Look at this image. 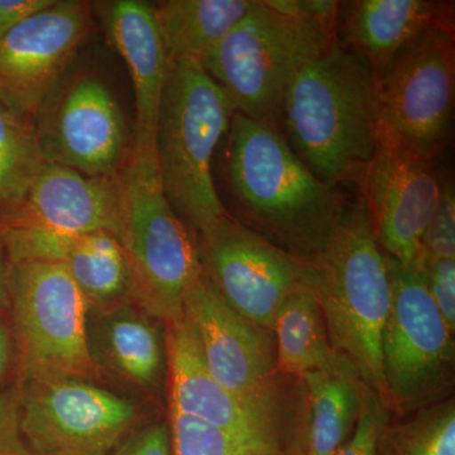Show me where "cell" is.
Instances as JSON below:
<instances>
[{"label": "cell", "instance_id": "f546056e", "mask_svg": "<svg viewBox=\"0 0 455 455\" xmlns=\"http://www.w3.org/2000/svg\"><path fill=\"white\" fill-rule=\"evenodd\" d=\"M416 267L423 274L431 298L451 331L455 329V259L419 257Z\"/></svg>", "mask_w": 455, "mask_h": 455}, {"label": "cell", "instance_id": "d6986e66", "mask_svg": "<svg viewBox=\"0 0 455 455\" xmlns=\"http://www.w3.org/2000/svg\"><path fill=\"white\" fill-rule=\"evenodd\" d=\"M108 38L130 71L136 101L131 148L155 152L156 125L169 57L156 22L154 4L142 0L95 3Z\"/></svg>", "mask_w": 455, "mask_h": 455}, {"label": "cell", "instance_id": "2e32d148", "mask_svg": "<svg viewBox=\"0 0 455 455\" xmlns=\"http://www.w3.org/2000/svg\"><path fill=\"white\" fill-rule=\"evenodd\" d=\"M164 326L169 407L238 438L278 443L283 415L280 395L236 396L209 372L187 316L164 323Z\"/></svg>", "mask_w": 455, "mask_h": 455}, {"label": "cell", "instance_id": "3957f363", "mask_svg": "<svg viewBox=\"0 0 455 455\" xmlns=\"http://www.w3.org/2000/svg\"><path fill=\"white\" fill-rule=\"evenodd\" d=\"M307 265V283L322 307L334 352L387 407L381 340L391 307L390 272L361 193L347 204Z\"/></svg>", "mask_w": 455, "mask_h": 455}, {"label": "cell", "instance_id": "d590c367", "mask_svg": "<svg viewBox=\"0 0 455 455\" xmlns=\"http://www.w3.org/2000/svg\"><path fill=\"white\" fill-rule=\"evenodd\" d=\"M8 271L9 260L0 239V313L9 310Z\"/></svg>", "mask_w": 455, "mask_h": 455}, {"label": "cell", "instance_id": "9c48e42d", "mask_svg": "<svg viewBox=\"0 0 455 455\" xmlns=\"http://www.w3.org/2000/svg\"><path fill=\"white\" fill-rule=\"evenodd\" d=\"M454 29H429L374 77L381 133L435 161L453 118Z\"/></svg>", "mask_w": 455, "mask_h": 455}, {"label": "cell", "instance_id": "7c38bea8", "mask_svg": "<svg viewBox=\"0 0 455 455\" xmlns=\"http://www.w3.org/2000/svg\"><path fill=\"white\" fill-rule=\"evenodd\" d=\"M33 122L44 161L85 175H116L130 149L121 107L94 74L60 84Z\"/></svg>", "mask_w": 455, "mask_h": 455}, {"label": "cell", "instance_id": "8fae6325", "mask_svg": "<svg viewBox=\"0 0 455 455\" xmlns=\"http://www.w3.org/2000/svg\"><path fill=\"white\" fill-rule=\"evenodd\" d=\"M196 236L204 272L221 298L245 319L274 331L284 299L307 283V262L229 214Z\"/></svg>", "mask_w": 455, "mask_h": 455}, {"label": "cell", "instance_id": "e0dca14e", "mask_svg": "<svg viewBox=\"0 0 455 455\" xmlns=\"http://www.w3.org/2000/svg\"><path fill=\"white\" fill-rule=\"evenodd\" d=\"M86 341L90 358L101 379L110 377L152 400L166 388L164 323L133 302L106 310L89 307Z\"/></svg>", "mask_w": 455, "mask_h": 455}, {"label": "cell", "instance_id": "ac0fdd59", "mask_svg": "<svg viewBox=\"0 0 455 455\" xmlns=\"http://www.w3.org/2000/svg\"><path fill=\"white\" fill-rule=\"evenodd\" d=\"M119 191L114 176H89L47 164L2 227H32L68 235L94 232L116 235Z\"/></svg>", "mask_w": 455, "mask_h": 455}, {"label": "cell", "instance_id": "30bf717a", "mask_svg": "<svg viewBox=\"0 0 455 455\" xmlns=\"http://www.w3.org/2000/svg\"><path fill=\"white\" fill-rule=\"evenodd\" d=\"M18 386L20 433L35 455H110L146 414L134 398L86 379Z\"/></svg>", "mask_w": 455, "mask_h": 455}, {"label": "cell", "instance_id": "e575fe53", "mask_svg": "<svg viewBox=\"0 0 455 455\" xmlns=\"http://www.w3.org/2000/svg\"><path fill=\"white\" fill-rule=\"evenodd\" d=\"M292 442L287 455H307V406L305 392H302L296 401L292 410Z\"/></svg>", "mask_w": 455, "mask_h": 455}, {"label": "cell", "instance_id": "83f0119b", "mask_svg": "<svg viewBox=\"0 0 455 455\" xmlns=\"http://www.w3.org/2000/svg\"><path fill=\"white\" fill-rule=\"evenodd\" d=\"M455 259V194L453 180L443 179L442 191L421 241L420 256Z\"/></svg>", "mask_w": 455, "mask_h": 455}, {"label": "cell", "instance_id": "f1b7e54d", "mask_svg": "<svg viewBox=\"0 0 455 455\" xmlns=\"http://www.w3.org/2000/svg\"><path fill=\"white\" fill-rule=\"evenodd\" d=\"M388 421L390 410L364 386L357 424L337 455H377L379 435Z\"/></svg>", "mask_w": 455, "mask_h": 455}, {"label": "cell", "instance_id": "7a4b0ae2", "mask_svg": "<svg viewBox=\"0 0 455 455\" xmlns=\"http://www.w3.org/2000/svg\"><path fill=\"white\" fill-rule=\"evenodd\" d=\"M227 137L228 182L247 228L309 262L348 202L304 166L281 132L235 113Z\"/></svg>", "mask_w": 455, "mask_h": 455}, {"label": "cell", "instance_id": "ba28073f", "mask_svg": "<svg viewBox=\"0 0 455 455\" xmlns=\"http://www.w3.org/2000/svg\"><path fill=\"white\" fill-rule=\"evenodd\" d=\"M391 307L381 358L388 410L401 416L449 400L454 386V331L431 298L423 274L387 256Z\"/></svg>", "mask_w": 455, "mask_h": 455}, {"label": "cell", "instance_id": "1f68e13d", "mask_svg": "<svg viewBox=\"0 0 455 455\" xmlns=\"http://www.w3.org/2000/svg\"><path fill=\"white\" fill-rule=\"evenodd\" d=\"M110 455H171L167 420L140 424Z\"/></svg>", "mask_w": 455, "mask_h": 455}, {"label": "cell", "instance_id": "4dcf8cb0", "mask_svg": "<svg viewBox=\"0 0 455 455\" xmlns=\"http://www.w3.org/2000/svg\"><path fill=\"white\" fill-rule=\"evenodd\" d=\"M0 455H35L20 427V386L0 391Z\"/></svg>", "mask_w": 455, "mask_h": 455}, {"label": "cell", "instance_id": "8992f818", "mask_svg": "<svg viewBox=\"0 0 455 455\" xmlns=\"http://www.w3.org/2000/svg\"><path fill=\"white\" fill-rule=\"evenodd\" d=\"M121 244L131 302L169 323L184 315L185 296L203 272L196 239L167 202L155 152L128 149L116 173Z\"/></svg>", "mask_w": 455, "mask_h": 455}, {"label": "cell", "instance_id": "6da1fadb", "mask_svg": "<svg viewBox=\"0 0 455 455\" xmlns=\"http://www.w3.org/2000/svg\"><path fill=\"white\" fill-rule=\"evenodd\" d=\"M374 86L370 64L337 37L302 66L287 90L281 133L326 185L363 181L381 133Z\"/></svg>", "mask_w": 455, "mask_h": 455}, {"label": "cell", "instance_id": "277c9868", "mask_svg": "<svg viewBox=\"0 0 455 455\" xmlns=\"http://www.w3.org/2000/svg\"><path fill=\"white\" fill-rule=\"evenodd\" d=\"M235 114L223 90L193 59L169 60L155 134V154L167 202L196 235L228 215L212 158Z\"/></svg>", "mask_w": 455, "mask_h": 455}, {"label": "cell", "instance_id": "9a60e30c", "mask_svg": "<svg viewBox=\"0 0 455 455\" xmlns=\"http://www.w3.org/2000/svg\"><path fill=\"white\" fill-rule=\"evenodd\" d=\"M184 315L196 331L215 381L236 396L278 394L274 331L233 310L204 269L185 296Z\"/></svg>", "mask_w": 455, "mask_h": 455}, {"label": "cell", "instance_id": "44dd1931", "mask_svg": "<svg viewBox=\"0 0 455 455\" xmlns=\"http://www.w3.org/2000/svg\"><path fill=\"white\" fill-rule=\"evenodd\" d=\"M307 406V455H337L357 424L364 383L340 357L334 367L301 379Z\"/></svg>", "mask_w": 455, "mask_h": 455}, {"label": "cell", "instance_id": "7402d4cb", "mask_svg": "<svg viewBox=\"0 0 455 455\" xmlns=\"http://www.w3.org/2000/svg\"><path fill=\"white\" fill-rule=\"evenodd\" d=\"M257 0H164L154 4L169 60L200 61L256 5Z\"/></svg>", "mask_w": 455, "mask_h": 455}, {"label": "cell", "instance_id": "d4e9b609", "mask_svg": "<svg viewBox=\"0 0 455 455\" xmlns=\"http://www.w3.org/2000/svg\"><path fill=\"white\" fill-rule=\"evenodd\" d=\"M44 164L33 119L0 101V221L16 211Z\"/></svg>", "mask_w": 455, "mask_h": 455}, {"label": "cell", "instance_id": "5bb4252c", "mask_svg": "<svg viewBox=\"0 0 455 455\" xmlns=\"http://www.w3.org/2000/svg\"><path fill=\"white\" fill-rule=\"evenodd\" d=\"M442 184L435 160L379 133L376 155L359 193L366 203L374 236L390 259L415 265Z\"/></svg>", "mask_w": 455, "mask_h": 455}, {"label": "cell", "instance_id": "603a6c76", "mask_svg": "<svg viewBox=\"0 0 455 455\" xmlns=\"http://www.w3.org/2000/svg\"><path fill=\"white\" fill-rule=\"evenodd\" d=\"M277 373L302 379L314 371L328 370L339 362L326 331L315 292L301 283L281 304L274 324Z\"/></svg>", "mask_w": 455, "mask_h": 455}, {"label": "cell", "instance_id": "5b68a950", "mask_svg": "<svg viewBox=\"0 0 455 455\" xmlns=\"http://www.w3.org/2000/svg\"><path fill=\"white\" fill-rule=\"evenodd\" d=\"M335 38L337 27L289 11L283 0H259L199 62L235 113L281 132L284 97L296 74Z\"/></svg>", "mask_w": 455, "mask_h": 455}, {"label": "cell", "instance_id": "ffe728a7", "mask_svg": "<svg viewBox=\"0 0 455 455\" xmlns=\"http://www.w3.org/2000/svg\"><path fill=\"white\" fill-rule=\"evenodd\" d=\"M340 4L338 40L370 64L374 77L425 32L454 26V3L357 0Z\"/></svg>", "mask_w": 455, "mask_h": 455}, {"label": "cell", "instance_id": "cb8c5ba5", "mask_svg": "<svg viewBox=\"0 0 455 455\" xmlns=\"http://www.w3.org/2000/svg\"><path fill=\"white\" fill-rule=\"evenodd\" d=\"M90 309L106 310L131 301V281L121 244L112 233L75 235L62 259Z\"/></svg>", "mask_w": 455, "mask_h": 455}, {"label": "cell", "instance_id": "4316f807", "mask_svg": "<svg viewBox=\"0 0 455 455\" xmlns=\"http://www.w3.org/2000/svg\"><path fill=\"white\" fill-rule=\"evenodd\" d=\"M167 414L171 455H280L278 443L238 438L171 407Z\"/></svg>", "mask_w": 455, "mask_h": 455}, {"label": "cell", "instance_id": "4fadbf2b", "mask_svg": "<svg viewBox=\"0 0 455 455\" xmlns=\"http://www.w3.org/2000/svg\"><path fill=\"white\" fill-rule=\"evenodd\" d=\"M92 4L55 0L0 38V101L35 118L90 31Z\"/></svg>", "mask_w": 455, "mask_h": 455}, {"label": "cell", "instance_id": "d6a6232c", "mask_svg": "<svg viewBox=\"0 0 455 455\" xmlns=\"http://www.w3.org/2000/svg\"><path fill=\"white\" fill-rule=\"evenodd\" d=\"M18 379V348L9 310L0 313V391Z\"/></svg>", "mask_w": 455, "mask_h": 455}, {"label": "cell", "instance_id": "52a82bcc", "mask_svg": "<svg viewBox=\"0 0 455 455\" xmlns=\"http://www.w3.org/2000/svg\"><path fill=\"white\" fill-rule=\"evenodd\" d=\"M9 313L18 348V383L101 379L89 355V305L64 265L9 263Z\"/></svg>", "mask_w": 455, "mask_h": 455}, {"label": "cell", "instance_id": "836d02e7", "mask_svg": "<svg viewBox=\"0 0 455 455\" xmlns=\"http://www.w3.org/2000/svg\"><path fill=\"white\" fill-rule=\"evenodd\" d=\"M55 0H0V38Z\"/></svg>", "mask_w": 455, "mask_h": 455}, {"label": "cell", "instance_id": "484cf974", "mask_svg": "<svg viewBox=\"0 0 455 455\" xmlns=\"http://www.w3.org/2000/svg\"><path fill=\"white\" fill-rule=\"evenodd\" d=\"M383 427L377 455H455L453 398Z\"/></svg>", "mask_w": 455, "mask_h": 455}]
</instances>
